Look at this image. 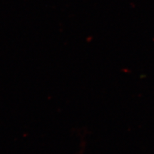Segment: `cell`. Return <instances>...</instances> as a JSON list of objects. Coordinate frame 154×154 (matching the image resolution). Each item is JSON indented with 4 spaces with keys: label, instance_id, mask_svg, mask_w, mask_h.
Here are the masks:
<instances>
[]
</instances>
